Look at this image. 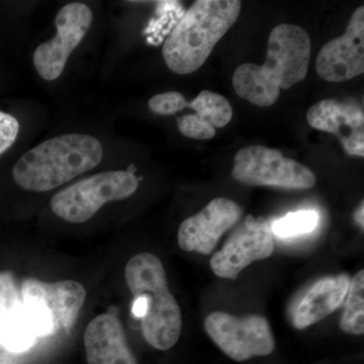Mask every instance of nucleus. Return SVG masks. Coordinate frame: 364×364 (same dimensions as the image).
Here are the masks:
<instances>
[{
    "mask_svg": "<svg viewBox=\"0 0 364 364\" xmlns=\"http://www.w3.org/2000/svg\"><path fill=\"white\" fill-rule=\"evenodd\" d=\"M188 100L176 91H168V92L159 93L151 97L148 107L150 111L160 116H172L178 112L186 109Z\"/></svg>",
    "mask_w": 364,
    "mask_h": 364,
    "instance_id": "nucleus-21",
    "label": "nucleus"
},
{
    "mask_svg": "<svg viewBox=\"0 0 364 364\" xmlns=\"http://www.w3.org/2000/svg\"><path fill=\"white\" fill-rule=\"evenodd\" d=\"M306 121L316 130L338 136L347 154L364 157V114L358 102L321 100L309 109Z\"/></svg>",
    "mask_w": 364,
    "mask_h": 364,
    "instance_id": "nucleus-13",
    "label": "nucleus"
},
{
    "mask_svg": "<svg viewBox=\"0 0 364 364\" xmlns=\"http://www.w3.org/2000/svg\"><path fill=\"white\" fill-rule=\"evenodd\" d=\"M274 251L272 229L263 217L249 215L232 233L221 250L210 258L213 272L221 279H236L255 261L269 258Z\"/></svg>",
    "mask_w": 364,
    "mask_h": 364,
    "instance_id": "nucleus-10",
    "label": "nucleus"
},
{
    "mask_svg": "<svg viewBox=\"0 0 364 364\" xmlns=\"http://www.w3.org/2000/svg\"><path fill=\"white\" fill-rule=\"evenodd\" d=\"M242 208L234 200L218 198L181 223L177 235L181 249L210 255L228 230L239 221Z\"/></svg>",
    "mask_w": 364,
    "mask_h": 364,
    "instance_id": "nucleus-12",
    "label": "nucleus"
},
{
    "mask_svg": "<svg viewBox=\"0 0 364 364\" xmlns=\"http://www.w3.org/2000/svg\"><path fill=\"white\" fill-rule=\"evenodd\" d=\"M20 133V123L11 114L0 111V155L16 143Z\"/></svg>",
    "mask_w": 364,
    "mask_h": 364,
    "instance_id": "nucleus-22",
    "label": "nucleus"
},
{
    "mask_svg": "<svg viewBox=\"0 0 364 364\" xmlns=\"http://www.w3.org/2000/svg\"><path fill=\"white\" fill-rule=\"evenodd\" d=\"M241 7L238 0L193 2L163 45V58L170 70L179 75L198 71L238 20Z\"/></svg>",
    "mask_w": 364,
    "mask_h": 364,
    "instance_id": "nucleus-4",
    "label": "nucleus"
},
{
    "mask_svg": "<svg viewBox=\"0 0 364 364\" xmlns=\"http://www.w3.org/2000/svg\"><path fill=\"white\" fill-rule=\"evenodd\" d=\"M353 219L361 229H364V202H361L353 214Z\"/></svg>",
    "mask_w": 364,
    "mask_h": 364,
    "instance_id": "nucleus-23",
    "label": "nucleus"
},
{
    "mask_svg": "<svg viewBox=\"0 0 364 364\" xmlns=\"http://www.w3.org/2000/svg\"><path fill=\"white\" fill-rule=\"evenodd\" d=\"M312 43L301 26L282 23L268 38L267 60L263 65L244 63L235 70V92L257 107H272L282 90H289L306 78Z\"/></svg>",
    "mask_w": 364,
    "mask_h": 364,
    "instance_id": "nucleus-1",
    "label": "nucleus"
},
{
    "mask_svg": "<svg viewBox=\"0 0 364 364\" xmlns=\"http://www.w3.org/2000/svg\"><path fill=\"white\" fill-rule=\"evenodd\" d=\"M350 277L345 273L321 277L314 282L294 309L293 323L299 330L306 329L332 315L343 305Z\"/></svg>",
    "mask_w": 364,
    "mask_h": 364,
    "instance_id": "nucleus-15",
    "label": "nucleus"
},
{
    "mask_svg": "<svg viewBox=\"0 0 364 364\" xmlns=\"http://www.w3.org/2000/svg\"><path fill=\"white\" fill-rule=\"evenodd\" d=\"M23 303L21 287L11 272H0V318Z\"/></svg>",
    "mask_w": 364,
    "mask_h": 364,
    "instance_id": "nucleus-20",
    "label": "nucleus"
},
{
    "mask_svg": "<svg viewBox=\"0 0 364 364\" xmlns=\"http://www.w3.org/2000/svg\"><path fill=\"white\" fill-rule=\"evenodd\" d=\"M186 107L196 114L177 117V126L182 135L195 140L214 138L215 129L224 128L233 117L229 100L210 90H203L191 102H186Z\"/></svg>",
    "mask_w": 364,
    "mask_h": 364,
    "instance_id": "nucleus-16",
    "label": "nucleus"
},
{
    "mask_svg": "<svg viewBox=\"0 0 364 364\" xmlns=\"http://www.w3.org/2000/svg\"><path fill=\"white\" fill-rule=\"evenodd\" d=\"M316 71L329 82H345L364 72V6L352 14L343 35L323 46L316 58Z\"/></svg>",
    "mask_w": 364,
    "mask_h": 364,
    "instance_id": "nucleus-11",
    "label": "nucleus"
},
{
    "mask_svg": "<svg viewBox=\"0 0 364 364\" xmlns=\"http://www.w3.org/2000/svg\"><path fill=\"white\" fill-rule=\"evenodd\" d=\"M124 274L133 296L132 313L141 320L144 338L158 350H169L181 338L182 317L161 260L152 253L136 254Z\"/></svg>",
    "mask_w": 364,
    "mask_h": 364,
    "instance_id": "nucleus-2",
    "label": "nucleus"
},
{
    "mask_svg": "<svg viewBox=\"0 0 364 364\" xmlns=\"http://www.w3.org/2000/svg\"><path fill=\"white\" fill-rule=\"evenodd\" d=\"M318 214L316 210H299L289 213L270 225L272 233L279 238H291L299 235L309 234L317 228Z\"/></svg>",
    "mask_w": 364,
    "mask_h": 364,
    "instance_id": "nucleus-19",
    "label": "nucleus"
},
{
    "mask_svg": "<svg viewBox=\"0 0 364 364\" xmlns=\"http://www.w3.org/2000/svg\"><path fill=\"white\" fill-rule=\"evenodd\" d=\"M138 188L139 179L129 170L102 172L59 191L50 205L60 219L81 224L91 219L105 203L130 198Z\"/></svg>",
    "mask_w": 364,
    "mask_h": 364,
    "instance_id": "nucleus-6",
    "label": "nucleus"
},
{
    "mask_svg": "<svg viewBox=\"0 0 364 364\" xmlns=\"http://www.w3.org/2000/svg\"><path fill=\"white\" fill-rule=\"evenodd\" d=\"M92 20V11L81 2H72L60 9L55 18L56 36L33 53V65L41 77L53 81L61 76L71 53L85 39Z\"/></svg>",
    "mask_w": 364,
    "mask_h": 364,
    "instance_id": "nucleus-9",
    "label": "nucleus"
},
{
    "mask_svg": "<svg viewBox=\"0 0 364 364\" xmlns=\"http://www.w3.org/2000/svg\"><path fill=\"white\" fill-rule=\"evenodd\" d=\"M39 338L23 303L0 318V345L13 353H23Z\"/></svg>",
    "mask_w": 364,
    "mask_h": 364,
    "instance_id": "nucleus-17",
    "label": "nucleus"
},
{
    "mask_svg": "<svg viewBox=\"0 0 364 364\" xmlns=\"http://www.w3.org/2000/svg\"><path fill=\"white\" fill-rule=\"evenodd\" d=\"M205 330L228 358L237 363L270 355L275 349L272 327L263 316L238 317L213 312L205 318Z\"/></svg>",
    "mask_w": 364,
    "mask_h": 364,
    "instance_id": "nucleus-8",
    "label": "nucleus"
},
{
    "mask_svg": "<svg viewBox=\"0 0 364 364\" xmlns=\"http://www.w3.org/2000/svg\"><path fill=\"white\" fill-rule=\"evenodd\" d=\"M342 331L349 335L364 334V272L356 273L350 280L345 299L344 313L340 321Z\"/></svg>",
    "mask_w": 364,
    "mask_h": 364,
    "instance_id": "nucleus-18",
    "label": "nucleus"
},
{
    "mask_svg": "<svg viewBox=\"0 0 364 364\" xmlns=\"http://www.w3.org/2000/svg\"><path fill=\"white\" fill-rule=\"evenodd\" d=\"M232 176L247 186L284 189L312 188L317 181L305 165L261 145L248 146L236 153Z\"/></svg>",
    "mask_w": 364,
    "mask_h": 364,
    "instance_id": "nucleus-7",
    "label": "nucleus"
},
{
    "mask_svg": "<svg viewBox=\"0 0 364 364\" xmlns=\"http://www.w3.org/2000/svg\"><path fill=\"white\" fill-rule=\"evenodd\" d=\"M102 157L104 148L95 136L66 134L28 150L14 165L13 176L21 188L45 193L90 171Z\"/></svg>",
    "mask_w": 364,
    "mask_h": 364,
    "instance_id": "nucleus-3",
    "label": "nucleus"
},
{
    "mask_svg": "<svg viewBox=\"0 0 364 364\" xmlns=\"http://www.w3.org/2000/svg\"><path fill=\"white\" fill-rule=\"evenodd\" d=\"M21 294L39 338L70 331L86 299L85 287L75 280L45 282L26 279Z\"/></svg>",
    "mask_w": 364,
    "mask_h": 364,
    "instance_id": "nucleus-5",
    "label": "nucleus"
},
{
    "mask_svg": "<svg viewBox=\"0 0 364 364\" xmlns=\"http://www.w3.org/2000/svg\"><path fill=\"white\" fill-rule=\"evenodd\" d=\"M87 364H138L127 343L123 325L112 314H102L88 323L85 336Z\"/></svg>",
    "mask_w": 364,
    "mask_h": 364,
    "instance_id": "nucleus-14",
    "label": "nucleus"
}]
</instances>
